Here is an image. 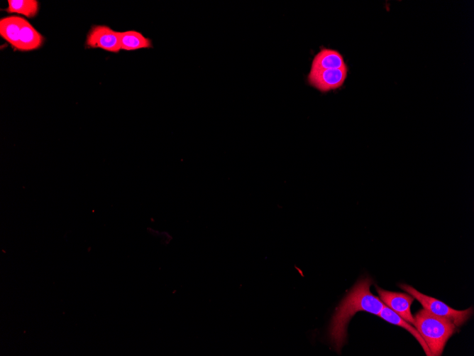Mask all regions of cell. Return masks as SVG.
<instances>
[{
    "label": "cell",
    "instance_id": "obj_11",
    "mask_svg": "<svg viewBox=\"0 0 474 356\" xmlns=\"http://www.w3.org/2000/svg\"><path fill=\"white\" fill-rule=\"evenodd\" d=\"M120 45L121 50L126 51L153 48L150 39L134 30L120 32Z\"/></svg>",
    "mask_w": 474,
    "mask_h": 356
},
{
    "label": "cell",
    "instance_id": "obj_2",
    "mask_svg": "<svg viewBox=\"0 0 474 356\" xmlns=\"http://www.w3.org/2000/svg\"><path fill=\"white\" fill-rule=\"evenodd\" d=\"M414 318L413 325L426 342L431 355H441L456 326L451 320L434 315L425 308L419 311Z\"/></svg>",
    "mask_w": 474,
    "mask_h": 356
},
{
    "label": "cell",
    "instance_id": "obj_3",
    "mask_svg": "<svg viewBox=\"0 0 474 356\" xmlns=\"http://www.w3.org/2000/svg\"><path fill=\"white\" fill-rule=\"evenodd\" d=\"M399 287L416 298L424 308L434 315L451 320L456 327L463 325L473 313V307L463 311L455 310L435 298L421 293L408 284H402Z\"/></svg>",
    "mask_w": 474,
    "mask_h": 356
},
{
    "label": "cell",
    "instance_id": "obj_5",
    "mask_svg": "<svg viewBox=\"0 0 474 356\" xmlns=\"http://www.w3.org/2000/svg\"><path fill=\"white\" fill-rule=\"evenodd\" d=\"M86 45L89 48L117 53L121 50L120 32L107 26H94L87 34Z\"/></svg>",
    "mask_w": 474,
    "mask_h": 356
},
{
    "label": "cell",
    "instance_id": "obj_7",
    "mask_svg": "<svg viewBox=\"0 0 474 356\" xmlns=\"http://www.w3.org/2000/svg\"><path fill=\"white\" fill-rule=\"evenodd\" d=\"M346 66L343 55L338 51L322 47L314 55L310 70L338 69Z\"/></svg>",
    "mask_w": 474,
    "mask_h": 356
},
{
    "label": "cell",
    "instance_id": "obj_1",
    "mask_svg": "<svg viewBox=\"0 0 474 356\" xmlns=\"http://www.w3.org/2000/svg\"><path fill=\"white\" fill-rule=\"evenodd\" d=\"M373 280L366 277L360 279L348 293L336 308L329 329V336L334 349L341 352L346 342L347 326L358 311L378 315L385 306L383 302L370 291Z\"/></svg>",
    "mask_w": 474,
    "mask_h": 356
},
{
    "label": "cell",
    "instance_id": "obj_10",
    "mask_svg": "<svg viewBox=\"0 0 474 356\" xmlns=\"http://www.w3.org/2000/svg\"><path fill=\"white\" fill-rule=\"evenodd\" d=\"M377 315L390 323L400 326L406 329L417 339V340L422 347L426 355L428 356L429 355L431 356V352L426 342L421 336L419 333L417 331L416 328L412 326L409 322L404 320L399 315L395 313L391 308L385 305Z\"/></svg>",
    "mask_w": 474,
    "mask_h": 356
},
{
    "label": "cell",
    "instance_id": "obj_12",
    "mask_svg": "<svg viewBox=\"0 0 474 356\" xmlns=\"http://www.w3.org/2000/svg\"><path fill=\"white\" fill-rule=\"evenodd\" d=\"M38 1L36 0H9L6 11L33 18L38 14Z\"/></svg>",
    "mask_w": 474,
    "mask_h": 356
},
{
    "label": "cell",
    "instance_id": "obj_8",
    "mask_svg": "<svg viewBox=\"0 0 474 356\" xmlns=\"http://www.w3.org/2000/svg\"><path fill=\"white\" fill-rule=\"evenodd\" d=\"M43 36L26 19L20 32L16 50L31 51L39 48L43 43Z\"/></svg>",
    "mask_w": 474,
    "mask_h": 356
},
{
    "label": "cell",
    "instance_id": "obj_4",
    "mask_svg": "<svg viewBox=\"0 0 474 356\" xmlns=\"http://www.w3.org/2000/svg\"><path fill=\"white\" fill-rule=\"evenodd\" d=\"M348 67L338 69L310 70L307 82L313 87L326 92L341 87L347 77Z\"/></svg>",
    "mask_w": 474,
    "mask_h": 356
},
{
    "label": "cell",
    "instance_id": "obj_6",
    "mask_svg": "<svg viewBox=\"0 0 474 356\" xmlns=\"http://www.w3.org/2000/svg\"><path fill=\"white\" fill-rule=\"evenodd\" d=\"M380 299L399 315L404 320L414 324V318L411 313L410 307L414 298L407 293L389 291L375 286Z\"/></svg>",
    "mask_w": 474,
    "mask_h": 356
},
{
    "label": "cell",
    "instance_id": "obj_9",
    "mask_svg": "<svg viewBox=\"0 0 474 356\" xmlns=\"http://www.w3.org/2000/svg\"><path fill=\"white\" fill-rule=\"evenodd\" d=\"M23 21V18L16 16L4 17L0 21L1 36L16 50Z\"/></svg>",
    "mask_w": 474,
    "mask_h": 356
}]
</instances>
